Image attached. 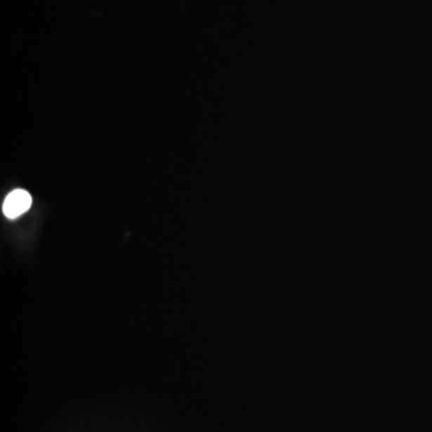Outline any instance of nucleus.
Returning <instances> with one entry per match:
<instances>
[{"label": "nucleus", "instance_id": "nucleus-1", "mask_svg": "<svg viewBox=\"0 0 432 432\" xmlns=\"http://www.w3.org/2000/svg\"><path fill=\"white\" fill-rule=\"evenodd\" d=\"M32 206V196L25 190H15L5 198L3 211L8 218H16Z\"/></svg>", "mask_w": 432, "mask_h": 432}]
</instances>
